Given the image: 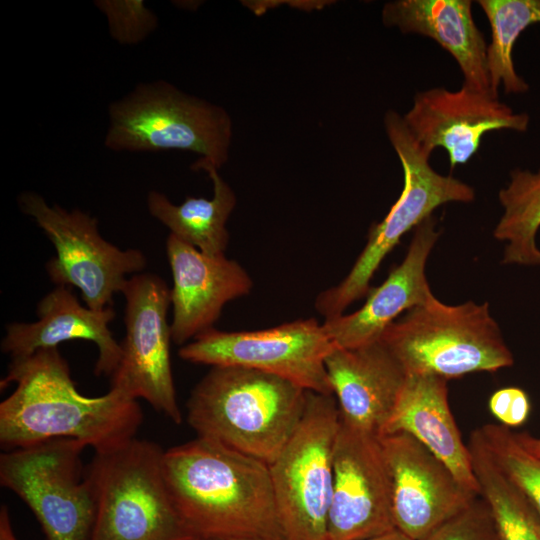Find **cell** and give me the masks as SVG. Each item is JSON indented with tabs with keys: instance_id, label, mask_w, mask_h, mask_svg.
<instances>
[{
	"instance_id": "21",
	"label": "cell",
	"mask_w": 540,
	"mask_h": 540,
	"mask_svg": "<svg viewBox=\"0 0 540 540\" xmlns=\"http://www.w3.org/2000/svg\"><path fill=\"white\" fill-rule=\"evenodd\" d=\"M381 15L387 27L435 40L458 63L463 85L491 92L488 45L473 19L472 1L396 0L387 2Z\"/></svg>"
},
{
	"instance_id": "32",
	"label": "cell",
	"mask_w": 540,
	"mask_h": 540,
	"mask_svg": "<svg viewBox=\"0 0 540 540\" xmlns=\"http://www.w3.org/2000/svg\"><path fill=\"white\" fill-rule=\"evenodd\" d=\"M363 540H411V539L408 538L403 533H401L400 531H398L397 529H393V530H391L389 532H386L384 534H381V535H378V536H375V537H371V538H367V539H363Z\"/></svg>"
},
{
	"instance_id": "22",
	"label": "cell",
	"mask_w": 540,
	"mask_h": 540,
	"mask_svg": "<svg viewBox=\"0 0 540 540\" xmlns=\"http://www.w3.org/2000/svg\"><path fill=\"white\" fill-rule=\"evenodd\" d=\"M193 170L207 172L213 184V197L187 196L181 204L172 203L156 190L147 195L149 213L170 229V234L207 255H223L229 233L226 222L237 199L234 191L211 164L195 161Z\"/></svg>"
},
{
	"instance_id": "9",
	"label": "cell",
	"mask_w": 540,
	"mask_h": 540,
	"mask_svg": "<svg viewBox=\"0 0 540 540\" xmlns=\"http://www.w3.org/2000/svg\"><path fill=\"white\" fill-rule=\"evenodd\" d=\"M86 447L63 437L0 455L1 486L29 507L45 540H90L97 503L81 463Z\"/></svg>"
},
{
	"instance_id": "10",
	"label": "cell",
	"mask_w": 540,
	"mask_h": 540,
	"mask_svg": "<svg viewBox=\"0 0 540 540\" xmlns=\"http://www.w3.org/2000/svg\"><path fill=\"white\" fill-rule=\"evenodd\" d=\"M21 211L43 230L56 249L46 264L56 286H75L86 307L103 310L121 292L127 275L141 272L147 260L138 249L121 250L106 241L97 219L77 208L49 205L43 196L24 191L18 196Z\"/></svg>"
},
{
	"instance_id": "1",
	"label": "cell",
	"mask_w": 540,
	"mask_h": 540,
	"mask_svg": "<svg viewBox=\"0 0 540 540\" xmlns=\"http://www.w3.org/2000/svg\"><path fill=\"white\" fill-rule=\"evenodd\" d=\"M11 382L15 390L0 403L4 451L64 437L105 452L135 438L143 421L138 401L121 390L82 395L58 347L12 359L1 388Z\"/></svg>"
},
{
	"instance_id": "24",
	"label": "cell",
	"mask_w": 540,
	"mask_h": 540,
	"mask_svg": "<svg viewBox=\"0 0 540 540\" xmlns=\"http://www.w3.org/2000/svg\"><path fill=\"white\" fill-rule=\"evenodd\" d=\"M480 496L489 506L501 540H540V519L499 470L477 432L467 444Z\"/></svg>"
},
{
	"instance_id": "8",
	"label": "cell",
	"mask_w": 540,
	"mask_h": 540,
	"mask_svg": "<svg viewBox=\"0 0 540 540\" xmlns=\"http://www.w3.org/2000/svg\"><path fill=\"white\" fill-rule=\"evenodd\" d=\"M340 424L333 395L307 392L303 417L269 464L285 540H328L334 445Z\"/></svg>"
},
{
	"instance_id": "15",
	"label": "cell",
	"mask_w": 540,
	"mask_h": 540,
	"mask_svg": "<svg viewBox=\"0 0 540 540\" xmlns=\"http://www.w3.org/2000/svg\"><path fill=\"white\" fill-rule=\"evenodd\" d=\"M403 119L427 153L438 147L446 150L451 168L466 164L477 153L485 133L525 132L530 120L527 113L514 112L491 92L463 84L457 91L437 87L416 93Z\"/></svg>"
},
{
	"instance_id": "3",
	"label": "cell",
	"mask_w": 540,
	"mask_h": 540,
	"mask_svg": "<svg viewBox=\"0 0 540 540\" xmlns=\"http://www.w3.org/2000/svg\"><path fill=\"white\" fill-rule=\"evenodd\" d=\"M307 392L266 372L212 366L188 398L187 422L198 437L269 465L298 427Z\"/></svg>"
},
{
	"instance_id": "29",
	"label": "cell",
	"mask_w": 540,
	"mask_h": 540,
	"mask_svg": "<svg viewBox=\"0 0 540 540\" xmlns=\"http://www.w3.org/2000/svg\"><path fill=\"white\" fill-rule=\"evenodd\" d=\"M488 407L499 424L514 428L526 422L531 404L527 393L521 388L505 387L491 395Z\"/></svg>"
},
{
	"instance_id": "7",
	"label": "cell",
	"mask_w": 540,
	"mask_h": 540,
	"mask_svg": "<svg viewBox=\"0 0 540 540\" xmlns=\"http://www.w3.org/2000/svg\"><path fill=\"white\" fill-rule=\"evenodd\" d=\"M384 126L401 161L403 189L385 218L371 226L367 244L349 274L341 283L318 295L315 307L325 319L343 314L350 304L367 296L374 273L406 232L415 229L445 203H468L475 198L470 185L441 175L431 167V154L413 137L402 115L388 110Z\"/></svg>"
},
{
	"instance_id": "2",
	"label": "cell",
	"mask_w": 540,
	"mask_h": 540,
	"mask_svg": "<svg viewBox=\"0 0 540 540\" xmlns=\"http://www.w3.org/2000/svg\"><path fill=\"white\" fill-rule=\"evenodd\" d=\"M162 465L178 511L201 540H285L267 463L197 436L164 450Z\"/></svg>"
},
{
	"instance_id": "31",
	"label": "cell",
	"mask_w": 540,
	"mask_h": 540,
	"mask_svg": "<svg viewBox=\"0 0 540 540\" xmlns=\"http://www.w3.org/2000/svg\"><path fill=\"white\" fill-rule=\"evenodd\" d=\"M521 444L532 454L540 457V438L531 436L530 434L516 433Z\"/></svg>"
},
{
	"instance_id": "12",
	"label": "cell",
	"mask_w": 540,
	"mask_h": 540,
	"mask_svg": "<svg viewBox=\"0 0 540 540\" xmlns=\"http://www.w3.org/2000/svg\"><path fill=\"white\" fill-rule=\"evenodd\" d=\"M121 293L126 300V334L111 388L134 399H144L175 424L182 422L174 386L167 313L171 304L166 282L152 273L135 274Z\"/></svg>"
},
{
	"instance_id": "25",
	"label": "cell",
	"mask_w": 540,
	"mask_h": 540,
	"mask_svg": "<svg viewBox=\"0 0 540 540\" xmlns=\"http://www.w3.org/2000/svg\"><path fill=\"white\" fill-rule=\"evenodd\" d=\"M491 26L487 66L491 92L498 96L499 86L506 94H522L528 83L516 72L513 47L528 26L540 23V0H479Z\"/></svg>"
},
{
	"instance_id": "20",
	"label": "cell",
	"mask_w": 540,
	"mask_h": 540,
	"mask_svg": "<svg viewBox=\"0 0 540 540\" xmlns=\"http://www.w3.org/2000/svg\"><path fill=\"white\" fill-rule=\"evenodd\" d=\"M447 381L431 374H407L380 435L408 433L443 461L467 490L480 495L469 448L450 410Z\"/></svg>"
},
{
	"instance_id": "27",
	"label": "cell",
	"mask_w": 540,
	"mask_h": 540,
	"mask_svg": "<svg viewBox=\"0 0 540 540\" xmlns=\"http://www.w3.org/2000/svg\"><path fill=\"white\" fill-rule=\"evenodd\" d=\"M111 38L120 45H137L156 31L159 20L143 0H96Z\"/></svg>"
},
{
	"instance_id": "6",
	"label": "cell",
	"mask_w": 540,
	"mask_h": 540,
	"mask_svg": "<svg viewBox=\"0 0 540 540\" xmlns=\"http://www.w3.org/2000/svg\"><path fill=\"white\" fill-rule=\"evenodd\" d=\"M380 340L407 374L449 380L473 372H495L514 363L486 302L447 305L434 296L391 323Z\"/></svg>"
},
{
	"instance_id": "19",
	"label": "cell",
	"mask_w": 540,
	"mask_h": 540,
	"mask_svg": "<svg viewBox=\"0 0 540 540\" xmlns=\"http://www.w3.org/2000/svg\"><path fill=\"white\" fill-rule=\"evenodd\" d=\"M38 320L6 326L1 350L11 359L24 358L59 343L82 339L94 342L98 358L94 373L112 376L121 358V346L109 329L115 312L111 306L92 310L82 306L68 286H56L39 302Z\"/></svg>"
},
{
	"instance_id": "18",
	"label": "cell",
	"mask_w": 540,
	"mask_h": 540,
	"mask_svg": "<svg viewBox=\"0 0 540 540\" xmlns=\"http://www.w3.org/2000/svg\"><path fill=\"white\" fill-rule=\"evenodd\" d=\"M325 367L340 420L379 436L407 378L401 363L379 339L356 348H335Z\"/></svg>"
},
{
	"instance_id": "4",
	"label": "cell",
	"mask_w": 540,
	"mask_h": 540,
	"mask_svg": "<svg viewBox=\"0 0 540 540\" xmlns=\"http://www.w3.org/2000/svg\"><path fill=\"white\" fill-rule=\"evenodd\" d=\"M163 453L157 443L137 438L95 452L85 469L97 503L90 540H201L173 501Z\"/></svg>"
},
{
	"instance_id": "11",
	"label": "cell",
	"mask_w": 540,
	"mask_h": 540,
	"mask_svg": "<svg viewBox=\"0 0 540 540\" xmlns=\"http://www.w3.org/2000/svg\"><path fill=\"white\" fill-rule=\"evenodd\" d=\"M323 324L299 319L258 331L213 327L183 345L181 359L211 366H239L273 374L308 391L333 395L325 360L335 349Z\"/></svg>"
},
{
	"instance_id": "13",
	"label": "cell",
	"mask_w": 540,
	"mask_h": 540,
	"mask_svg": "<svg viewBox=\"0 0 540 540\" xmlns=\"http://www.w3.org/2000/svg\"><path fill=\"white\" fill-rule=\"evenodd\" d=\"M378 437L390 481L394 526L411 540H423L479 496L408 433Z\"/></svg>"
},
{
	"instance_id": "30",
	"label": "cell",
	"mask_w": 540,
	"mask_h": 540,
	"mask_svg": "<svg viewBox=\"0 0 540 540\" xmlns=\"http://www.w3.org/2000/svg\"><path fill=\"white\" fill-rule=\"evenodd\" d=\"M0 540H18L6 505L0 508Z\"/></svg>"
},
{
	"instance_id": "5",
	"label": "cell",
	"mask_w": 540,
	"mask_h": 540,
	"mask_svg": "<svg viewBox=\"0 0 540 540\" xmlns=\"http://www.w3.org/2000/svg\"><path fill=\"white\" fill-rule=\"evenodd\" d=\"M231 141L232 120L223 107L165 80L138 83L108 107L104 145L115 152L190 151L220 169Z\"/></svg>"
},
{
	"instance_id": "17",
	"label": "cell",
	"mask_w": 540,
	"mask_h": 540,
	"mask_svg": "<svg viewBox=\"0 0 540 540\" xmlns=\"http://www.w3.org/2000/svg\"><path fill=\"white\" fill-rule=\"evenodd\" d=\"M436 223L431 215L415 228L403 261L381 285L371 287L359 310L325 319L323 327L336 348H356L379 340L399 315L434 297L425 267L440 236Z\"/></svg>"
},
{
	"instance_id": "14",
	"label": "cell",
	"mask_w": 540,
	"mask_h": 540,
	"mask_svg": "<svg viewBox=\"0 0 540 540\" xmlns=\"http://www.w3.org/2000/svg\"><path fill=\"white\" fill-rule=\"evenodd\" d=\"M328 540H363L395 529L378 435L340 420L333 455Z\"/></svg>"
},
{
	"instance_id": "16",
	"label": "cell",
	"mask_w": 540,
	"mask_h": 540,
	"mask_svg": "<svg viewBox=\"0 0 540 540\" xmlns=\"http://www.w3.org/2000/svg\"><path fill=\"white\" fill-rule=\"evenodd\" d=\"M166 253L173 276L170 290L172 341L185 345L212 328L224 305L247 295L253 282L236 261L225 255H207L169 234Z\"/></svg>"
},
{
	"instance_id": "28",
	"label": "cell",
	"mask_w": 540,
	"mask_h": 540,
	"mask_svg": "<svg viewBox=\"0 0 540 540\" xmlns=\"http://www.w3.org/2000/svg\"><path fill=\"white\" fill-rule=\"evenodd\" d=\"M423 540H501L495 519L479 495Z\"/></svg>"
},
{
	"instance_id": "26",
	"label": "cell",
	"mask_w": 540,
	"mask_h": 540,
	"mask_svg": "<svg viewBox=\"0 0 540 540\" xmlns=\"http://www.w3.org/2000/svg\"><path fill=\"white\" fill-rule=\"evenodd\" d=\"M477 432L496 466L540 519V457L529 452L504 425L486 424Z\"/></svg>"
},
{
	"instance_id": "33",
	"label": "cell",
	"mask_w": 540,
	"mask_h": 540,
	"mask_svg": "<svg viewBox=\"0 0 540 540\" xmlns=\"http://www.w3.org/2000/svg\"><path fill=\"white\" fill-rule=\"evenodd\" d=\"M212 540H273L268 538H262V537H228V538H221V539H212Z\"/></svg>"
},
{
	"instance_id": "23",
	"label": "cell",
	"mask_w": 540,
	"mask_h": 540,
	"mask_svg": "<svg viewBox=\"0 0 540 540\" xmlns=\"http://www.w3.org/2000/svg\"><path fill=\"white\" fill-rule=\"evenodd\" d=\"M498 198L503 214L493 234L495 239L506 242L503 264L539 266L536 237L540 229V169L512 170Z\"/></svg>"
}]
</instances>
